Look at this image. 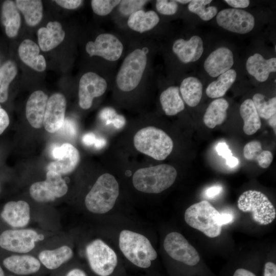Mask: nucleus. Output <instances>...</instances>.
Wrapping results in <instances>:
<instances>
[{"label": "nucleus", "mask_w": 276, "mask_h": 276, "mask_svg": "<svg viewBox=\"0 0 276 276\" xmlns=\"http://www.w3.org/2000/svg\"><path fill=\"white\" fill-rule=\"evenodd\" d=\"M119 194V184L109 173L100 175L85 198V205L91 213L102 214L114 205Z\"/></svg>", "instance_id": "7ed1b4c3"}, {"label": "nucleus", "mask_w": 276, "mask_h": 276, "mask_svg": "<svg viewBox=\"0 0 276 276\" xmlns=\"http://www.w3.org/2000/svg\"><path fill=\"white\" fill-rule=\"evenodd\" d=\"M212 0H193L189 3L188 10L196 14L204 21H208L213 18L217 13V8L214 6L206 5L210 4Z\"/></svg>", "instance_id": "c9c22d12"}, {"label": "nucleus", "mask_w": 276, "mask_h": 276, "mask_svg": "<svg viewBox=\"0 0 276 276\" xmlns=\"http://www.w3.org/2000/svg\"><path fill=\"white\" fill-rule=\"evenodd\" d=\"M179 91L185 103L190 107H195L200 102L202 95V85L195 77L184 79L180 85Z\"/></svg>", "instance_id": "c756f323"}, {"label": "nucleus", "mask_w": 276, "mask_h": 276, "mask_svg": "<svg viewBox=\"0 0 276 276\" xmlns=\"http://www.w3.org/2000/svg\"><path fill=\"white\" fill-rule=\"evenodd\" d=\"M96 137L93 133H87L84 135L82 140L83 143L87 146H90L95 143Z\"/></svg>", "instance_id": "603ef678"}, {"label": "nucleus", "mask_w": 276, "mask_h": 276, "mask_svg": "<svg viewBox=\"0 0 276 276\" xmlns=\"http://www.w3.org/2000/svg\"><path fill=\"white\" fill-rule=\"evenodd\" d=\"M37 36L39 48L46 52L53 49L62 42L65 32L60 22L50 21L46 27L38 29Z\"/></svg>", "instance_id": "412c9836"}, {"label": "nucleus", "mask_w": 276, "mask_h": 276, "mask_svg": "<svg viewBox=\"0 0 276 276\" xmlns=\"http://www.w3.org/2000/svg\"><path fill=\"white\" fill-rule=\"evenodd\" d=\"M156 10L166 15L175 14L178 9V4L176 1L158 0L155 3Z\"/></svg>", "instance_id": "ea45409f"}, {"label": "nucleus", "mask_w": 276, "mask_h": 276, "mask_svg": "<svg viewBox=\"0 0 276 276\" xmlns=\"http://www.w3.org/2000/svg\"><path fill=\"white\" fill-rule=\"evenodd\" d=\"M159 17L153 10H139L128 16L127 25L132 30L140 33L150 31L159 22Z\"/></svg>", "instance_id": "393cba45"}, {"label": "nucleus", "mask_w": 276, "mask_h": 276, "mask_svg": "<svg viewBox=\"0 0 276 276\" xmlns=\"http://www.w3.org/2000/svg\"><path fill=\"white\" fill-rule=\"evenodd\" d=\"M222 191V187L221 186L215 185L206 189L204 195L206 198L212 199L219 195Z\"/></svg>", "instance_id": "a18cd8bd"}, {"label": "nucleus", "mask_w": 276, "mask_h": 276, "mask_svg": "<svg viewBox=\"0 0 276 276\" xmlns=\"http://www.w3.org/2000/svg\"><path fill=\"white\" fill-rule=\"evenodd\" d=\"M176 2L177 3H179L180 4H187V3H189L191 1H188V0H178V1H176Z\"/></svg>", "instance_id": "bf43d9fd"}, {"label": "nucleus", "mask_w": 276, "mask_h": 276, "mask_svg": "<svg viewBox=\"0 0 276 276\" xmlns=\"http://www.w3.org/2000/svg\"><path fill=\"white\" fill-rule=\"evenodd\" d=\"M261 143L258 141H252L247 143L243 148V155L245 159L258 161L262 152Z\"/></svg>", "instance_id": "4c0bfd02"}, {"label": "nucleus", "mask_w": 276, "mask_h": 276, "mask_svg": "<svg viewBox=\"0 0 276 276\" xmlns=\"http://www.w3.org/2000/svg\"><path fill=\"white\" fill-rule=\"evenodd\" d=\"M220 213L208 201L202 200L190 206L185 211V220L191 227L199 230L210 238L221 234L222 226L218 224Z\"/></svg>", "instance_id": "423d86ee"}, {"label": "nucleus", "mask_w": 276, "mask_h": 276, "mask_svg": "<svg viewBox=\"0 0 276 276\" xmlns=\"http://www.w3.org/2000/svg\"><path fill=\"white\" fill-rule=\"evenodd\" d=\"M234 217L232 214L227 213H220L218 218V224L220 226L231 223L233 221Z\"/></svg>", "instance_id": "8fccbe9b"}, {"label": "nucleus", "mask_w": 276, "mask_h": 276, "mask_svg": "<svg viewBox=\"0 0 276 276\" xmlns=\"http://www.w3.org/2000/svg\"><path fill=\"white\" fill-rule=\"evenodd\" d=\"M94 144L97 148H101L105 145L106 141L103 139H96Z\"/></svg>", "instance_id": "13d9d810"}, {"label": "nucleus", "mask_w": 276, "mask_h": 276, "mask_svg": "<svg viewBox=\"0 0 276 276\" xmlns=\"http://www.w3.org/2000/svg\"><path fill=\"white\" fill-rule=\"evenodd\" d=\"M18 52L21 60L29 67L37 72L45 70V59L43 55L39 54V47L33 41L25 39L20 44Z\"/></svg>", "instance_id": "5701e85b"}, {"label": "nucleus", "mask_w": 276, "mask_h": 276, "mask_svg": "<svg viewBox=\"0 0 276 276\" xmlns=\"http://www.w3.org/2000/svg\"><path fill=\"white\" fill-rule=\"evenodd\" d=\"M120 2L119 0H93L91 6L93 12L97 15L106 16L110 14Z\"/></svg>", "instance_id": "e433bc0d"}, {"label": "nucleus", "mask_w": 276, "mask_h": 276, "mask_svg": "<svg viewBox=\"0 0 276 276\" xmlns=\"http://www.w3.org/2000/svg\"><path fill=\"white\" fill-rule=\"evenodd\" d=\"M3 265L11 272L19 275L36 273L41 266L37 258L28 255L11 256L4 259Z\"/></svg>", "instance_id": "4be33fe9"}, {"label": "nucleus", "mask_w": 276, "mask_h": 276, "mask_svg": "<svg viewBox=\"0 0 276 276\" xmlns=\"http://www.w3.org/2000/svg\"><path fill=\"white\" fill-rule=\"evenodd\" d=\"M216 151L219 155L221 156L225 159L232 156L231 150L224 142H220L217 144Z\"/></svg>", "instance_id": "37998d69"}, {"label": "nucleus", "mask_w": 276, "mask_h": 276, "mask_svg": "<svg viewBox=\"0 0 276 276\" xmlns=\"http://www.w3.org/2000/svg\"><path fill=\"white\" fill-rule=\"evenodd\" d=\"M226 164L231 168L235 167L239 163L237 158L233 155L226 159Z\"/></svg>", "instance_id": "6e6d98bb"}, {"label": "nucleus", "mask_w": 276, "mask_h": 276, "mask_svg": "<svg viewBox=\"0 0 276 276\" xmlns=\"http://www.w3.org/2000/svg\"><path fill=\"white\" fill-rule=\"evenodd\" d=\"M262 94L257 93L252 97V102L260 117L268 120L276 113V97L266 101Z\"/></svg>", "instance_id": "f704fd0d"}, {"label": "nucleus", "mask_w": 276, "mask_h": 276, "mask_svg": "<svg viewBox=\"0 0 276 276\" xmlns=\"http://www.w3.org/2000/svg\"><path fill=\"white\" fill-rule=\"evenodd\" d=\"M172 51L182 63L195 62L203 52V41L197 35L192 36L188 40L179 38L174 41Z\"/></svg>", "instance_id": "a211bd4d"}, {"label": "nucleus", "mask_w": 276, "mask_h": 276, "mask_svg": "<svg viewBox=\"0 0 276 276\" xmlns=\"http://www.w3.org/2000/svg\"><path fill=\"white\" fill-rule=\"evenodd\" d=\"M66 276H87V275L82 269L76 268L70 270Z\"/></svg>", "instance_id": "5fc2aeb1"}, {"label": "nucleus", "mask_w": 276, "mask_h": 276, "mask_svg": "<svg viewBox=\"0 0 276 276\" xmlns=\"http://www.w3.org/2000/svg\"><path fill=\"white\" fill-rule=\"evenodd\" d=\"M233 276H257L252 271L244 268H238L233 273Z\"/></svg>", "instance_id": "3c124183"}, {"label": "nucleus", "mask_w": 276, "mask_h": 276, "mask_svg": "<svg viewBox=\"0 0 276 276\" xmlns=\"http://www.w3.org/2000/svg\"><path fill=\"white\" fill-rule=\"evenodd\" d=\"M119 244L125 257L139 268H149L152 261L157 258V252L150 241L139 233L123 230L120 234Z\"/></svg>", "instance_id": "f257e3e1"}, {"label": "nucleus", "mask_w": 276, "mask_h": 276, "mask_svg": "<svg viewBox=\"0 0 276 276\" xmlns=\"http://www.w3.org/2000/svg\"><path fill=\"white\" fill-rule=\"evenodd\" d=\"M73 256L72 249L67 245H63L55 249L42 250L39 253L38 258L39 261L47 268L53 270L68 261Z\"/></svg>", "instance_id": "bb28decb"}, {"label": "nucleus", "mask_w": 276, "mask_h": 276, "mask_svg": "<svg viewBox=\"0 0 276 276\" xmlns=\"http://www.w3.org/2000/svg\"><path fill=\"white\" fill-rule=\"evenodd\" d=\"M55 3L60 7L67 9H75L82 3L80 0H56Z\"/></svg>", "instance_id": "79ce46f5"}, {"label": "nucleus", "mask_w": 276, "mask_h": 276, "mask_svg": "<svg viewBox=\"0 0 276 276\" xmlns=\"http://www.w3.org/2000/svg\"><path fill=\"white\" fill-rule=\"evenodd\" d=\"M86 255L91 271L97 276H112L118 265V257L107 244L96 239L86 247Z\"/></svg>", "instance_id": "6e6552de"}, {"label": "nucleus", "mask_w": 276, "mask_h": 276, "mask_svg": "<svg viewBox=\"0 0 276 276\" xmlns=\"http://www.w3.org/2000/svg\"><path fill=\"white\" fill-rule=\"evenodd\" d=\"M43 238V235L31 229L6 230L0 235V246L12 252L27 253L34 248L36 242Z\"/></svg>", "instance_id": "9b49d317"}, {"label": "nucleus", "mask_w": 276, "mask_h": 276, "mask_svg": "<svg viewBox=\"0 0 276 276\" xmlns=\"http://www.w3.org/2000/svg\"><path fill=\"white\" fill-rule=\"evenodd\" d=\"M133 144L137 150L158 160L165 159L173 148L172 139L163 130L154 126L139 130L134 136Z\"/></svg>", "instance_id": "20e7f679"}, {"label": "nucleus", "mask_w": 276, "mask_h": 276, "mask_svg": "<svg viewBox=\"0 0 276 276\" xmlns=\"http://www.w3.org/2000/svg\"><path fill=\"white\" fill-rule=\"evenodd\" d=\"M243 120V131L247 135L255 133L261 127V121L251 99L245 100L240 107Z\"/></svg>", "instance_id": "7c9ffc66"}, {"label": "nucleus", "mask_w": 276, "mask_h": 276, "mask_svg": "<svg viewBox=\"0 0 276 276\" xmlns=\"http://www.w3.org/2000/svg\"><path fill=\"white\" fill-rule=\"evenodd\" d=\"M263 276H276V265L269 261L265 263Z\"/></svg>", "instance_id": "de8ad7c7"}, {"label": "nucleus", "mask_w": 276, "mask_h": 276, "mask_svg": "<svg viewBox=\"0 0 276 276\" xmlns=\"http://www.w3.org/2000/svg\"><path fill=\"white\" fill-rule=\"evenodd\" d=\"M164 247L172 259L185 265L193 267L200 262V258L196 249L178 232H171L166 236Z\"/></svg>", "instance_id": "9d476101"}, {"label": "nucleus", "mask_w": 276, "mask_h": 276, "mask_svg": "<svg viewBox=\"0 0 276 276\" xmlns=\"http://www.w3.org/2000/svg\"><path fill=\"white\" fill-rule=\"evenodd\" d=\"M246 67L248 73L259 82L267 80L270 73L276 71V58L265 59L259 53L250 56L247 60Z\"/></svg>", "instance_id": "b1692460"}, {"label": "nucleus", "mask_w": 276, "mask_h": 276, "mask_svg": "<svg viewBox=\"0 0 276 276\" xmlns=\"http://www.w3.org/2000/svg\"><path fill=\"white\" fill-rule=\"evenodd\" d=\"M106 80L98 74L88 72L81 77L79 83V104L83 109H89L95 98L102 96L106 90Z\"/></svg>", "instance_id": "4468645a"}, {"label": "nucleus", "mask_w": 276, "mask_h": 276, "mask_svg": "<svg viewBox=\"0 0 276 276\" xmlns=\"http://www.w3.org/2000/svg\"><path fill=\"white\" fill-rule=\"evenodd\" d=\"M66 100L61 93L53 94L47 102L43 125L46 131L53 133L59 131L65 120Z\"/></svg>", "instance_id": "dca6fc26"}, {"label": "nucleus", "mask_w": 276, "mask_h": 276, "mask_svg": "<svg viewBox=\"0 0 276 276\" xmlns=\"http://www.w3.org/2000/svg\"><path fill=\"white\" fill-rule=\"evenodd\" d=\"M228 102L223 98L213 101L207 108L204 116L203 122L210 128L222 124L227 116Z\"/></svg>", "instance_id": "c85d7f7f"}, {"label": "nucleus", "mask_w": 276, "mask_h": 276, "mask_svg": "<svg viewBox=\"0 0 276 276\" xmlns=\"http://www.w3.org/2000/svg\"><path fill=\"white\" fill-rule=\"evenodd\" d=\"M117 128L122 127L125 124V120L123 116L117 115L111 121Z\"/></svg>", "instance_id": "864d4df0"}, {"label": "nucleus", "mask_w": 276, "mask_h": 276, "mask_svg": "<svg viewBox=\"0 0 276 276\" xmlns=\"http://www.w3.org/2000/svg\"><path fill=\"white\" fill-rule=\"evenodd\" d=\"M177 176V171L172 166L160 164L136 170L132 176L134 187L146 193H159L171 187Z\"/></svg>", "instance_id": "f03ea898"}, {"label": "nucleus", "mask_w": 276, "mask_h": 276, "mask_svg": "<svg viewBox=\"0 0 276 276\" xmlns=\"http://www.w3.org/2000/svg\"><path fill=\"white\" fill-rule=\"evenodd\" d=\"M148 53L146 48H136L126 56L116 78L117 85L121 90L130 91L139 85L146 69Z\"/></svg>", "instance_id": "39448f33"}, {"label": "nucleus", "mask_w": 276, "mask_h": 276, "mask_svg": "<svg viewBox=\"0 0 276 276\" xmlns=\"http://www.w3.org/2000/svg\"><path fill=\"white\" fill-rule=\"evenodd\" d=\"M48 96L42 90L34 91L29 97L26 106V116L29 124L35 128L43 125Z\"/></svg>", "instance_id": "aec40b11"}, {"label": "nucleus", "mask_w": 276, "mask_h": 276, "mask_svg": "<svg viewBox=\"0 0 276 276\" xmlns=\"http://www.w3.org/2000/svg\"><path fill=\"white\" fill-rule=\"evenodd\" d=\"M159 101L163 110L167 116H174L185 108L177 86H170L164 90L160 95Z\"/></svg>", "instance_id": "cd10ccee"}, {"label": "nucleus", "mask_w": 276, "mask_h": 276, "mask_svg": "<svg viewBox=\"0 0 276 276\" xmlns=\"http://www.w3.org/2000/svg\"><path fill=\"white\" fill-rule=\"evenodd\" d=\"M239 209L252 214L254 221L259 225H267L275 218L276 211L267 197L260 191L248 190L244 192L238 200Z\"/></svg>", "instance_id": "0eeeda50"}, {"label": "nucleus", "mask_w": 276, "mask_h": 276, "mask_svg": "<svg viewBox=\"0 0 276 276\" xmlns=\"http://www.w3.org/2000/svg\"><path fill=\"white\" fill-rule=\"evenodd\" d=\"M218 25L229 31L246 34L255 26V18L250 13L242 9L229 8L220 11L216 16Z\"/></svg>", "instance_id": "ddd939ff"}, {"label": "nucleus", "mask_w": 276, "mask_h": 276, "mask_svg": "<svg viewBox=\"0 0 276 276\" xmlns=\"http://www.w3.org/2000/svg\"><path fill=\"white\" fill-rule=\"evenodd\" d=\"M273 160V154L269 150H263L261 155L257 161L260 167L262 168H268Z\"/></svg>", "instance_id": "a19ab883"}, {"label": "nucleus", "mask_w": 276, "mask_h": 276, "mask_svg": "<svg viewBox=\"0 0 276 276\" xmlns=\"http://www.w3.org/2000/svg\"><path fill=\"white\" fill-rule=\"evenodd\" d=\"M68 187L61 175L53 171H48L44 181L33 183L29 189L31 197L39 202L53 201L64 196Z\"/></svg>", "instance_id": "1a4fd4ad"}, {"label": "nucleus", "mask_w": 276, "mask_h": 276, "mask_svg": "<svg viewBox=\"0 0 276 276\" xmlns=\"http://www.w3.org/2000/svg\"><path fill=\"white\" fill-rule=\"evenodd\" d=\"M17 73L16 65L11 60L7 61L0 67V103L7 100L9 86Z\"/></svg>", "instance_id": "72a5a7b5"}, {"label": "nucleus", "mask_w": 276, "mask_h": 276, "mask_svg": "<svg viewBox=\"0 0 276 276\" xmlns=\"http://www.w3.org/2000/svg\"><path fill=\"white\" fill-rule=\"evenodd\" d=\"M3 219L13 227L26 226L30 220V208L25 201H11L6 203L1 213Z\"/></svg>", "instance_id": "6ab92c4d"}, {"label": "nucleus", "mask_w": 276, "mask_h": 276, "mask_svg": "<svg viewBox=\"0 0 276 276\" xmlns=\"http://www.w3.org/2000/svg\"><path fill=\"white\" fill-rule=\"evenodd\" d=\"M85 50L90 57L99 56L109 61H115L121 57L124 46L114 35L102 33L94 41H88L85 45Z\"/></svg>", "instance_id": "f8f14e48"}, {"label": "nucleus", "mask_w": 276, "mask_h": 276, "mask_svg": "<svg viewBox=\"0 0 276 276\" xmlns=\"http://www.w3.org/2000/svg\"><path fill=\"white\" fill-rule=\"evenodd\" d=\"M147 1H121L119 10L121 14L129 16L133 12L141 9L148 2Z\"/></svg>", "instance_id": "58836bf2"}, {"label": "nucleus", "mask_w": 276, "mask_h": 276, "mask_svg": "<svg viewBox=\"0 0 276 276\" xmlns=\"http://www.w3.org/2000/svg\"><path fill=\"white\" fill-rule=\"evenodd\" d=\"M268 123L269 125L273 128L274 133L276 132V113L271 116L268 119Z\"/></svg>", "instance_id": "4d7b16f0"}, {"label": "nucleus", "mask_w": 276, "mask_h": 276, "mask_svg": "<svg viewBox=\"0 0 276 276\" xmlns=\"http://www.w3.org/2000/svg\"><path fill=\"white\" fill-rule=\"evenodd\" d=\"M10 120L7 112L0 105V135L8 127Z\"/></svg>", "instance_id": "c03bdc74"}, {"label": "nucleus", "mask_w": 276, "mask_h": 276, "mask_svg": "<svg viewBox=\"0 0 276 276\" xmlns=\"http://www.w3.org/2000/svg\"><path fill=\"white\" fill-rule=\"evenodd\" d=\"M0 276H4V271L0 266Z\"/></svg>", "instance_id": "052dcab7"}, {"label": "nucleus", "mask_w": 276, "mask_h": 276, "mask_svg": "<svg viewBox=\"0 0 276 276\" xmlns=\"http://www.w3.org/2000/svg\"><path fill=\"white\" fill-rule=\"evenodd\" d=\"M224 1L235 9L246 8L250 3L248 0H225Z\"/></svg>", "instance_id": "09e8293b"}, {"label": "nucleus", "mask_w": 276, "mask_h": 276, "mask_svg": "<svg viewBox=\"0 0 276 276\" xmlns=\"http://www.w3.org/2000/svg\"><path fill=\"white\" fill-rule=\"evenodd\" d=\"M17 9L24 14L26 24L31 27L38 25L43 16V6L40 0H16Z\"/></svg>", "instance_id": "2f4dec72"}, {"label": "nucleus", "mask_w": 276, "mask_h": 276, "mask_svg": "<svg viewBox=\"0 0 276 276\" xmlns=\"http://www.w3.org/2000/svg\"><path fill=\"white\" fill-rule=\"evenodd\" d=\"M61 129H62V130L63 132L64 131V133L71 136L74 135L76 133L75 125L72 122L67 120V119L64 120Z\"/></svg>", "instance_id": "49530a36"}, {"label": "nucleus", "mask_w": 276, "mask_h": 276, "mask_svg": "<svg viewBox=\"0 0 276 276\" xmlns=\"http://www.w3.org/2000/svg\"><path fill=\"white\" fill-rule=\"evenodd\" d=\"M52 154L56 160L48 164V171L61 175L73 172L78 165L80 156L77 149L70 143H64L53 148Z\"/></svg>", "instance_id": "2eb2a0df"}, {"label": "nucleus", "mask_w": 276, "mask_h": 276, "mask_svg": "<svg viewBox=\"0 0 276 276\" xmlns=\"http://www.w3.org/2000/svg\"><path fill=\"white\" fill-rule=\"evenodd\" d=\"M1 19L7 36L10 38L16 36L21 25V17L15 2L7 0L3 3Z\"/></svg>", "instance_id": "a878e982"}, {"label": "nucleus", "mask_w": 276, "mask_h": 276, "mask_svg": "<svg viewBox=\"0 0 276 276\" xmlns=\"http://www.w3.org/2000/svg\"><path fill=\"white\" fill-rule=\"evenodd\" d=\"M234 64L233 54L226 47L212 52L204 62V68L212 77H216L229 70Z\"/></svg>", "instance_id": "f3484780"}, {"label": "nucleus", "mask_w": 276, "mask_h": 276, "mask_svg": "<svg viewBox=\"0 0 276 276\" xmlns=\"http://www.w3.org/2000/svg\"><path fill=\"white\" fill-rule=\"evenodd\" d=\"M237 73L234 69H230L219 76L217 80L211 82L206 89L207 96L211 98L223 97L234 83Z\"/></svg>", "instance_id": "473e14b6"}]
</instances>
